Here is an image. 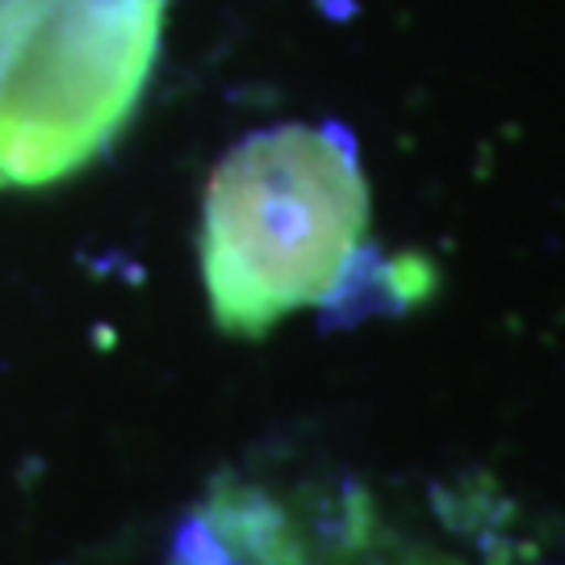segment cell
<instances>
[{"label":"cell","mask_w":565,"mask_h":565,"mask_svg":"<svg viewBox=\"0 0 565 565\" xmlns=\"http://www.w3.org/2000/svg\"><path fill=\"white\" fill-rule=\"evenodd\" d=\"M369 231V184L343 126H277L243 139L205 184L202 277L214 323L264 335L331 302Z\"/></svg>","instance_id":"obj_1"},{"label":"cell","mask_w":565,"mask_h":565,"mask_svg":"<svg viewBox=\"0 0 565 565\" xmlns=\"http://www.w3.org/2000/svg\"><path fill=\"white\" fill-rule=\"evenodd\" d=\"M168 0H0V181L88 163L151 76Z\"/></svg>","instance_id":"obj_2"}]
</instances>
